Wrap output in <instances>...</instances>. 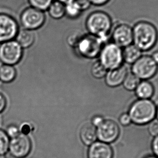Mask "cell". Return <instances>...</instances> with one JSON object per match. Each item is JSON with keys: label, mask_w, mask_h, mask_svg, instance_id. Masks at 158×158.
Segmentation results:
<instances>
[{"label": "cell", "mask_w": 158, "mask_h": 158, "mask_svg": "<svg viewBox=\"0 0 158 158\" xmlns=\"http://www.w3.org/2000/svg\"><path fill=\"white\" fill-rule=\"evenodd\" d=\"M134 45L141 51L152 48L158 40V31L153 24L142 21L138 23L133 29Z\"/></svg>", "instance_id": "cell-1"}, {"label": "cell", "mask_w": 158, "mask_h": 158, "mask_svg": "<svg viewBox=\"0 0 158 158\" xmlns=\"http://www.w3.org/2000/svg\"><path fill=\"white\" fill-rule=\"evenodd\" d=\"M86 25L90 34L99 37L103 42L112 28V21L105 13L95 11L89 15Z\"/></svg>", "instance_id": "cell-2"}, {"label": "cell", "mask_w": 158, "mask_h": 158, "mask_svg": "<svg viewBox=\"0 0 158 158\" xmlns=\"http://www.w3.org/2000/svg\"><path fill=\"white\" fill-rule=\"evenodd\" d=\"M156 106L148 99H140L130 108L129 115L131 121L137 125H144L153 120L156 115Z\"/></svg>", "instance_id": "cell-3"}, {"label": "cell", "mask_w": 158, "mask_h": 158, "mask_svg": "<svg viewBox=\"0 0 158 158\" xmlns=\"http://www.w3.org/2000/svg\"><path fill=\"white\" fill-rule=\"evenodd\" d=\"M100 62L110 70L121 66L123 60V51L114 43L106 44L100 53Z\"/></svg>", "instance_id": "cell-4"}, {"label": "cell", "mask_w": 158, "mask_h": 158, "mask_svg": "<svg viewBox=\"0 0 158 158\" xmlns=\"http://www.w3.org/2000/svg\"><path fill=\"white\" fill-rule=\"evenodd\" d=\"M103 41L94 35H83L75 47L77 53L87 59H93L99 55Z\"/></svg>", "instance_id": "cell-5"}, {"label": "cell", "mask_w": 158, "mask_h": 158, "mask_svg": "<svg viewBox=\"0 0 158 158\" xmlns=\"http://www.w3.org/2000/svg\"><path fill=\"white\" fill-rule=\"evenodd\" d=\"M23 55V49L14 40L0 44V61L4 64L14 66L18 64Z\"/></svg>", "instance_id": "cell-6"}, {"label": "cell", "mask_w": 158, "mask_h": 158, "mask_svg": "<svg viewBox=\"0 0 158 158\" xmlns=\"http://www.w3.org/2000/svg\"><path fill=\"white\" fill-rule=\"evenodd\" d=\"M46 17L44 11L30 7L22 11L20 21L24 29L34 31L44 25Z\"/></svg>", "instance_id": "cell-7"}, {"label": "cell", "mask_w": 158, "mask_h": 158, "mask_svg": "<svg viewBox=\"0 0 158 158\" xmlns=\"http://www.w3.org/2000/svg\"><path fill=\"white\" fill-rule=\"evenodd\" d=\"M133 74L139 79H148L153 77L158 70V64L149 56H141L132 67Z\"/></svg>", "instance_id": "cell-8"}, {"label": "cell", "mask_w": 158, "mask_h": 158, "mask_svg": "<svg viewBox=\"0 0 158 158\" xmlns=\"http://www.w3.org/2000/svg\"><path fill=\"white\" fill-rule=\"evenodd\" d=\"M31 139L26 135L20 133L10 140L9 153L14 158H25L31 152Z\"/></svg>", "instance_id": "cell-9"}, {"label": "cell", "mask_w": 158, "mask_h": 158, "mask_svg": "<svg viewBox=\"0 0 158 158\" xmlns=\"http://www.w3.org/2000/svg\"><path fill=\"white\" fill-rule=\"evenodd\" d=\"M19 31L18 23L13 17L0 14V43L13 40Z\"/></svg>", "instance_id": "cell-10"}, {"label": "cell", "mask_w": 158, "mask_h": 158, "mask_svg": "<svg viewBox=\"0 0 158 158\" xmlns=\"http://www.w3.org/2000/svg\"><path fill=\"white\" fill-rule=\"evenodd\" d=\"M119 132V128L115 122L111 120H104L97 127V138L103 143H112L118 138Z\"/></svg>", "instance_id": "cell-11"}, {"label": "cell", "mask_w": 158, "mask_h": 158, "mask_svg": "<svg viewBox=\"0 0 158 158\" xmlns=\"http://www.w3.org/2000/svg\"><path fill=\"white\" fill-rule=\"evenodd\" d=\"M112 36L114 44L120 47L128 46L133 41V29L127 24H120L116 27Z\"/></svg>", "instance_id": "cell-12"}, {"label": "cell", "mask_w": 158, "mask_h": 158, "mask_svg": "<svg viewBox=\"0 0 158 158\" xmlns=\"http://www.w3.org/2000/svg\"><path fill=\"white\" fill-rule=\"evenodd\" d=\"M113 156V151L110 145L101 141L93 143L88 150V158H112Z\"/></svg>", "instance_id": "cell-13"}, {"label": "cell", "mask_w": 158, "mask_h": 158, "mask_svg": "<svg viewBox=\"0 0 158 158\" xmlns=\"http://www.w3.org/2000/svg\"><path fill=\"white\" fill-rule=\"evenodd\" d=\"M127 75V68L124 66L110 69L106 75V82L110 87H116L123 83Z\"/></svg>", "instance_id": "cell-14"}, {"label": "cell", "mask_w": 158, "mask_h": 158, "mask_svg": "<svg viewBox=\"0 0 158 158\" xmlns=\"http://www.w3.org/2000/svg\"><path fill=\"white\" fill-rule=\"evenodd\" d=\"M16 41L22 49L31 47L35 42V34L33 31L23 29L19 31L16 36Z\"/></svg>", "instance_id": "cell-15"}, {"label": "cell", "mask_w": 158, "mask_h": 158, "mask_svg": "<svg viewBox=\"0 0 158 158\" xmlns=\"http://www.w3.org/2000/svg\"><path fill=\"white\" fill-rule=\"evenodd\" d=\"M80 138L85 145H91L97 138V129L92 124L87 123L80 131Z\"/></svg>", "instance_id": "cell-16"}, {"label": "cell", "mask_w": 158, "mask_h": 158, "mask_svg": "<svg viewBox=\"0 0 158 158\" xmlns=\"http://www.w3.org/2000/svg\"><path fill=\"white\" fill-rule=\"evenodd\" d=\"M141 56V51L136 46L130 44L123 51V57L127 63L134 64Z\"/></svg>", "instance_id": "cell-17"}, {"label": "cell", "mask_w": 158, "mask_h": 158, "mask_svg": "<svg viewBox=\"0 0 158 158\" xmlns=\"http://www.w3.org/2000/svg\"><path fill=\"white\" fill-rule=\"evenodd\" d=\"M47 10L49 15L56 20L60 19L66 15L65 5L57 0L53 1Z\"/></svg>", "instance_id": "cell-18"}, {"label": "cell", "mask_w": 158, "mask_h": 158, "mask_svg": "<svg viewBox=\"0 0 158 158\" xmlns=\"http://www.w3.org/2000/svg\"><path fill=\"white\" fill-rule=\"evenodd\" d=\"M153 93V87L149 82H142L136 88V95L141 99H148L152 97Z\"/></svg>", "instance_id": "cell-19"}, {"label": "cell", "mask_w": 158, "mask_h": 158, "mask_svg": "<svg viewBox=\"0 0 158 158\" xmlns=\"http://www.w3.org/2000/svg\"><path fill=\"white\" fill-rule=\"evenodd\" d=\"M16 71L13 66L3 64L0 67V80L9 83L15 79Z\"/></svg>", "instance_id": "cell-20"}, {"label": "cell", "mask_w": 158, "mask_h": 158, "mask_svg": "<svg viewBox=\"0 0 158 158\" xmlns=\"http://www.w3.org/2000/svg\"><path fill=\"white\" fill-rule=\"evenodd\" d=\"M140 84V79L133 73L128 74L123 82V86L127 90H132L136 89Z\"/></svg>", "instance_id": "cell-21"}, {"label": "cell", "mask_w": 158, "mask_h": 158, "mask_svg": "<svg viewBox=\"0 0 158 158\" xmlns=\"http://www.w3.org/2000/svg\"><path fill=\"white\" fill-rule=\"evenodd\" d=\"M107 69L100 61L96 62L91 67V73L93 76L97 79H101L105 77Z\"/></svg>", "instance_id": "cell-22"}, {"label": "cell", "mask_w": 158, "mask_h": 158, "mask_svg": "<svg viewBox=\"0 0 158 158\" xmlns=\"http://www.w3.org/2000/svg\"><path fill=\"white\" fill-rule=\"evenodd\" d=\"M65 10L66 15L71 19L77 18L82 11L80 7L75 1L65 5Z\"/></svg>", "instance_id": "cell-23"}, {"label": "cell", "mask_w": 158, "mask_h": 158, "mask_svg": "<svg viewBox=\"0 0 158 158\" xmlns=\"http://www.w3.org/2000/svg\"><path fill=\"white\" fill-rule=\"evenodd\" d=\"M9 137L6 132L0 130V156H3L9 150Z\"/></svg>", "instance_id": "cell-24"}, {"label": "cell", "mask_w": 158, "mask_h": 158, "mask_svg": "<svg viewBox=\"0 0 158 158\" xmlns=\"http://www.w3.org/2000/svg\"><path fill=\"white\" fill-rule=\"evenodd\" d=\"M53 0H28L31 7L44 11L50 6Z\"/></svg>", "instance_id": "cell-25"}, {"label": "cell", "mask_w": 158, "mask_h": 158, "mask_svg": "<svg viewBox=\"0 0 158 158\" xmlns=\"http://www.w3.org/2000/svg\"><path fill=\"white\" fill-rule=\"evenodd\" d=\"M82 36L83 35H80L78 33H73L67 38V41L68 44L70 46L75 48L77 44H79V41L81 39Z\"/></svg>", "instance_id": "cell-26"}, {"label": "cell", "mask_w": 158, "mask_h": 158, "mask_svg": "<svg viewBox=\"0 0 158 158\" xmlns=\"http://www.w3.org/2000/svg\"><path fill=\"white\" fill-rule=\"evenodd\" d=\"M148 131L151 135L156 136L158 135V120H154L150 122L148 126Z\"/></svg>", "instance_id": "cell-27"}, {"label": "cell", "mask_w": 158, "mask_h": 158, "mask_svg": "<svg viewBox=\"0 0 158 158\" xmlns=\"http://www.w3.org/2000/svg\"><path fill=\"white\" fill-rule=\"evenodd\" d=\"M6 133L9 137L14 138L20 134V130L16 126L10 125L7 128Z\"/></svg>", "instance_id": "cell-28"}, {"label": "cell", "mask_w": 158, "mask_h": 158, "mask_svg": "<svg viewBox=\"0 0 158 158\" xmlns=\"http://www.w3.org/2000/svg\"><path fill=\"white\" fill-rule=\"evenodd\" d=\"M33 129H34V128L31 123H22V125L21 126L20 132H21V134L27 135L33 131Z\"/></svg>", "instance_id": "cell-29"}, {"label": "cell", "mask_w": 158, "mask_h": 158, "mask_svg": "<svg viewBox=\"0 0 158 158\" xmlns=\"http://www.w3.org/2000/svg\"><path fill=\"white\" fill-rule=\"evenodd\" d=\"M74 1L78 5L82 11L88 9L90 6V2L89 0H75Z\"/></svg>", "instance_id": "cell-30"}, {"label": "cell", "mask_w": 158, "mask_h": 158, "mask_svg": "<svg viewBox=\"0 0 158 158\" xmlns=\"http://www.w3.org/2000/svg\"><path fill=\"white\" fill-rule=\"evenodd\" d=\"M119 121L122 125L126 126L129 125L132 121L129 114H123L120 117Z\"/></svg>", "instance_id": "cell-31"}, {"label": "cell", "mask_w": 158, "mask_h": 158, "mask_svg": "<svg viewBox=\"0 0 158 158\" xmlns=\"http://www.w3.org/2000/svg\"><path fill=\"white\" fill-rule=\"evenodd\" d=\"M104 119L102 117H101V116H95L93 118L92 124L95 127H98L102 123Z\"/></svg>", "instance_id": "cell-32"}, {"label": "cell", "mask_w": 158, "mask_h": 158, "mask_svg": "<svg viewBox=\"0 0 158 158\" xmlns=\"http://www.w3.org/2000/svg\"><path fill=\"white\" fill-rule=\"evenodd\" d=\"M7 105V101L5 96L0 93V113L2 112L5 110Z\"/></svg>", "instance_id": "cell-33"}, {"label": "cell", "mask_w": 158, "mask_h": 158, "mask_svg": "<svg viewBox=\"0 0 158 158\" xmlns=\"http://www.w3.org/2000/svg\"><path fill=\"white\" fill-rule=\"evenodd\" d=\"M152 149L156 156L158 158V135L155 137L152 143Z\"/></svg>", "instance_id": "cell-34"}, {"label": "cell", "mask_w": 158, "mask_h": 158, "mask_svg": "<svg viewBox=\"0 0 158 158\" xmlns=\"http://www.w3.org/2000/svg\"><path fill=\"white\" fill-rule=\"evenodd\" d=\"M110 0H89L90 3L96 6H101L107 3Z\"/></svg>", "instance_id": "cell-35"}, {"label": "cell", "mask_w": 158, "mask_h": 158, "mask_svg": "<svg viewBox=\"0 0 158 158\" xmlns=\"http://www.w3.org/2000/svg\"><path fill=\"white\" fill-rule=\"evenodd\" d=\"M152 58L153 59L154 62H156V64H158V51L156 52L153 53V54L152 55Z\"/></svg>", "instance_id": "cell-36"}, {"label": "cell", "mask_w": 158, "mask_h": 158, "mask_svg": "<svg viewBox=\"0 0 158 158\" xmlns=\"http://www.w3.org/2000/svg\"><path fill=\"white\" fill-rule=\"evenodd\" d=\"M57 1H59V2H61L62 3L64 4V5H67V4L69 3L74 2L75 0H57Z\"/></svg>", "instance_id": "cell-37"}, {"label": "cell", "mask_w": 158, "mask_h": 158, "mask_svg": "<svg viewBox=\"0 0 158 158\" xmlns=\"http://www.w3.org/2000/svg\"><path fill=\"white\" fill-rule=\"evenodd\" d=\"M13 156L11 155V154L9 152H7L4 155L2 156V158H14Z\"/></svg>", "instance_id": "cell-38"}, {"label": "cell", "mask_w": 158, "mask_h": 158, "mask_svg": "<svg viewBox=\"0 0 158 158\" xmlns=\"http://www.w3.org/2000/svg\"><path fill=\"white\" fill-rule=\"evenodd\" d=\"M156 116H157L158 120V108H157V109H156Z\"/></svg>", "instance_id": "cell-39"}, {"label": "cell", "mask_w": 158, "mask_h": 158, "mask_svg": "<svg viewBox=\"0 0 158 158\" xmlns=\"http://www.w3.org/2000/svg\"><path fill=\"white\" fill-rule=\"evenodd\" d=\"M158 158L156 157V156H148L147 158Z\"/></svg>", "instance_id": "cell-40"}]
</instances>
